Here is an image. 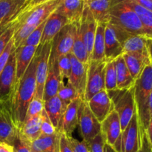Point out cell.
I'll return each instance as SVG.
<instances>
[{"label": "cell", "mask_w": 152, "mask_h": 152, "mask_svg": "<svg viewBox=\"0 0 152 152\" xmlns=\"http://www.w3.org/2000/svg\"><path fill=\"white\" fill-rule=\"evenodd\" d=\"M59 152H73L68 136L63 133H60L59 135Z\"/></svg>", "instance_id": "cell-45"}, {"label": "cell", "mask_w": 152, "mask_h": 152, "mask_svg": "<svg viewBox=\"0 0 152 152\" xmlns=\"http://www.w3.org/2000/svg\"><path fill=\"white\" fill-rule=\"evenodd\" d=\"M96 1V0H84V1L86 2V4H88V3H90V2H91V1Z\"/></svg>", "instance_id": "cell-51"}, {"label": "cell", "mask_w": 152, "mask_h": 152, "mask_svg": "<svg viewBox=\"0 0 152 152\" xmlns=\"http://www.w3.org/2000/svg\"><path fill=\"white\" fill-rule=\"evenodd\" d=\"M96 26H97V22L94 18L88 5L86 4L81 19H80V27L82 34H83V37L85 45H86L88 55V62L90 60L92 49H93Z\"/></svg>", "instance_id": "cell-17"}, {"label": "cell", "mask_w": 152, "mask_h": 152, "mask_svg": "<svg viewBox=\"0 0 152 152\" xmlns=\"http://www.w3.org/2000/svg\"><path fill=\"white\" fill-rule=\"evenodd\" d=\"M83 100L79 97L68 104L59 120L56 129L57 132L65 134L68 137L72 136L73 132L78 126V110Z\"/></svg>", "instance_id": "cell-13"}, {"label": "cell", "mask_w": 152, "mask_h": 152, "mask_svg": "<svg viewBox=\"0 0 152 152\" xmlns=\"http://www.w3.org/2000/svg\"><path fill=\"white\" fill-rule=\"evenodd\" d=\"M12 145L13 147L14 152H32L31 144L21 137L20 135L19 134V132H18L17 137Z\"/></svg>", "instance_id": "cell-43"}, {"label": "cell", "mask_w": 152, "mask_h": 152, "mask_svg": "<svg viewBox=\"0 0 152 152\" xmlns=\"http://www.w3.org/2000/svg\"><path fill=\"white\" fill-rule=\"evenodd\" d=\"M106 61L88 63L87 80L84 94V101L87 102L94 94L105 90V68Z\"/></svg>", "instance_id": "cell-8"}, {"label": "cell", "mask_w": 152, "mask_h": 152, "mask_svg": "<svg viewBox=\"0 0 152 152\" xmlns=\"http://www.w3.org/2000/svg\"><path fill=\"white\" fill-rule=\"evenodd\" d=\"M138 152H151V145L148 142L145 135H144V137H142L141 149Z\"/></svg>", "instance_id": "cell-47"}, {"label": "cell", "mask_w": 152, "mask_h": 152, "mask_svg": "<svg viewBox=\"0 0 152 152\" xmlns=\"http://www.w3.org/2000/svg\"><path fill=\"white\" fill-rule=\"evenodd\" d=\"M32 152H37V151H33V150H32Z\"/></svg>", "instance_id": "cell-52"}, {"label": "cell", "mask_w": 152, "mask_h": 152, "mask_svg": "<svg viewBox=\"0 0 152 152\" xmlns=\"http://www.w3.org/2000/svg\"><path fill=\"white\" fill-rule=\"evenodd\" d=\"M68 105L64 103L57 96H54L44 102V109L55 129H57L61 117Z\"/></svg>", "instance_id": "cell-28"}, {"label": "cell", "mask_w": 152, "mask_h": 152, "mask_svg": "<svg viewBox=\"0 0 152 152\" xmlns=\"http://www.w3.org/2000/svg\"><path fill=\"white\" fill-rule=\"evenodd\" d=\"M80 22L76 23V32L74 36V45H73L71 54L74 55L82 63L88 65V55L86 50V45L83 37V34L80 30Z\"/></svg>", "instance_id": "cell-33"}, {"label": "cell", "mask_w": 152, "mask_h": 152, "mask_svg": "<svg viewBox=\"0 0 152 152\" xmlns=\"http://www.w3.org/2000/svg\"><path fill=\"white\" fill-rule=\"evenodd\" d=\"M56 96L67 105L77 98L80 97L77 91L68 82L66 84H65L63 81L61 82L60 85H59V90H58Z\"/></svg>", "instance_id": "cell-35"}, {"label": "cell", "mask_w": 152, "mask_h": 152, "mask_svg": "<svg viewBox=\"0 0 152 152\" xmlns=\"http://www.w3.org/2000/svg\"><path fill=\"white\" fill-rule=\"evenodd\" d=\"M45 23V21L40 24L39 26H37L35 28V30L25 39V41L22 42L21 45H29L38 48L39 46L40 42H41V39L42 36V31L43 28H44Z\"/></svg>", "instance_id": "cell-38"}, {"label": "cell", "mask_w": 152, "mask_h": 152, "mask_svg": "<svg viewBox=\"0 0 152 152\" xmlns=\"http://www.w3.org/2000/svg\"><path fill=\"white\" fill-rule=\"evenodd\" d=\"M0 152H14L13 145L4 142H0Z\"/></svg>", "instance_id": "cell-49"}, {"label": "cell", "mask_w": 152, "mask_h": 152, "mask_svg": "<svg viewBox=\"0 0 152 152\" xmlns=\"http://www.w3.org/2000/svg\"><path fill=\"white\" fill-rule=\"evenodd\" d=\"M76 32V23H68L61 29L51 42L49 61L58 60L60 56L71 53Z\"/></svg>", "instance_id": "cell-7"}, {"label": "cell", "mask_w": 152, "mask_h": 152, "mask_svg": "<svg viewBox=\"0 0 152 152\" xmlns=\"http://www.w3.org/2000/svg\"><path fill=\"white\" fill-rule=\"evenodd\" d=\"M134 95L140 131L142 137L148 125L152 123L151 65H147L141 75L135 80Z\"/></svg>", "instance_id": "cell-2"}, {"label": "cell", "mask_w": 152, "mask_h": 152, "mask_svg": "<svg viewBox=\"0 0 152 152\" xmlns=\"http://www.w3.org/2000/svg\"><path fill=\"white\" fill-rule=\"evenodd\" d=\"M115 69L117 89L127 90L134 88L135 80L131 75L122 55L115 59Z\"/></svg>", "instance_id": "cell-27"}, {"label": "cell", "mask_w": 152, "mask_h": 152, "mask_svg": "<svg viewBox=\"0 0 152 152\" xmlns=\"http://www.w3.org/2000/svg\"><path fill=\"white\" fill-rule=\"evenodd\" d=\"M29 1V0H27V1H25V2H27V1Z\"/></svg>", "instance_id": "cell-53"}, {"label": "cell", "mask_w": 152, "mask_h": 152, "mask_svg": "<svg viewBox=\"0 0 152 152\" xmlns=\"http://www.w3.org/2000/svg\"><path fill=\"white\" fill-rule=\"evenodd\" d=\"M128 5L134 10L140 20L145 34L151 37L152 35V11L137 4L133 0L126 1Z\"/></svg>", "instance_id": "cell-32"}, {"label": "cell", "mask_w": 152, "mask_h": 152, "mask_svg": "<svg viewBox=\"0 0 152 152\" xmlns=\"http://www.w3.org/2000/svg\"><path fill=\"white\" fill-rule=\"evenodd\" d=\"M23 1H25H25H27V0H23Z\"/></svg>", "instance_id": "cell-54"}, {"label": "cell", "mask_w": 152, "mask_h": 152, "mask_svg": "<svg viewBox=\"0 0 152 152\" xmlns=\"http://www.w3.org/2000/svg\"><path fill=\"white\" fill-rule=\"evenodd\" d=\"M133 1L152 11V0H133Z\"/></svg>", "instance_id": "cell-48"}, {"label": "cell", "mask_w": 152, "mask_h": 152, "mask_svg": "<svg viewBox=\"0 0 152 152\" xmlns=\"http://www.w3.org/2000/svg\"><path fill=\"white\" fill-rule=\"evenodd\" d=\"M89 109L96 120L102 123L105 117L114 110L113 103L105 90H102L94 95L86 102Z\"/></svg>", "instance_id": "cell-14"}, {"label": "cell", "mask_w": 152, "mask_h": 152, "mask_svg": "<svg viewBox=\"0 0 152 152\" xmlns=\"http://www.w3.org/2000/svg\"><path fill=\"white\" fill-rule=\"evenodd\" d=\"M58 69H59V76L62 80L64 81L65 79L69 78L71 70V59H70V54L64 55L60 56L57 60Z\"/></svg>", "instance_id": "cell-39"}, {"label": "cell", "mask_w": 152, "mask_h": 152, "mask_svg": "<svg viewBox=\"0 0 152 152\" xmlns=\"http://www.w3.org/2000/svg\"><path fill=\"white\" fill-rule=\"evenodd\" d=\"M151 41L152 37L145 34H134L129 36L123 44V53H151Z\"/></svg>", "instance_id": "cell-24"}, {"label": "cell", "mask_w": 152, "mask_h": 152, "mask_svg": "<svg viewBox=\"0 0 152 152\" xmlns=\"http://www.w3.org/2000/svg\"><path fill=\"white\" fill-rule=\"evenodd\" d=\"M78 125L83 141L87 143L101 132L100 123L92 114L84 100L82 101L79 107Z\"/></svg>", "instance_id": "cell-9"}, {"label": "cell", "mask_w": 152, "mask_h": 152, "mask_svg": "<svg viewBox=\"0 0 152 152\" xmlns=\"http://www.w3.org/2000/svg\"><path fill=\"white\" fill-rule=\"evenodd\" d=\"M87 144L90 152H104L105 142L101 132Z\"/></svg>", "instance_id": "cell-41"}, {"label": "cell", "mask_w": 152, "mask_h": 152, "mask_svg": "<svg viewBox=\"0 0 152 152\" xmlns=\"http://www.w3.org/2000/svg\"><path fill=\"white\" fill-rule=\"evenodd\" d=\"M71 70L68 83L74 88L79 96L84 100V94L87 80L88 65L82 63L73 54L70 53Z\"/></svg>", "instance_id": "cell-16"}, {"label": "cell", "mask_w": 152, "mask_h": 152, "mask_svg": "<svg viewBox=\"0 0 152 152\" xmlns=\"http://www.w3.org/2000/svg\"><path fill=\"white\" fill-rule=\"evenodd\" d=\"M43 109H44V102L42 99L34 97L32 100L30 102L27 108L24 122L39 116Z\"/></svg>", "instance_id": "cell-37"}, {"label": "cell", "mask_w": 152, "mask_h": 152, "mask_svg": "<svg viewBox=\"0 0 152 152\" xmlns=\"http://www.w3.org/2000/svg\"><path fill=\"white\" fill-rule=\"evenodd\" d=\"M69 23L68 19L55 10L45 20L40 45L52 42L64 26Z\"/></svg>", "instance_id": "cell-20"}, {"label": "cell", "mask_w": 152, "mask_h": 152, "mask_svg": "<svg viewBox=\"0 0 152 152\" xmlns=\"http://www.w3.org/2000/svg\"><path fill=\"white\" fill-rule=\"evenodd\" d=\"M41 117V126H40V131L41 134L44 135H52L56 132V129L52 124L51 121L49 119L47 113L45 112V109L42 111L40 114Z\"/></svg>", "instance_id": "cell-40"}, {"label": "cell", "mask_w": 152, "mask_h": 152, "mask_svg": "<svg viewBox=\"0 0 152 152\" xmlns=\"http://www.w3.org/2000/svg\"><path fill=\"white\" fill-rule=\"evenodd\" d=\"M68 140L72 148L73 152H90L87 142L85 141H80L71 137H68Z\"/></svg>", "instance_id": "cell-44"}, {"label": "cell", "mask_w": 152, "mask_h": 152, "mask_svg": "<svg viewBox=\"0 0 152 152\" xmlns=\"http://www.w3.org/2000/svg\"><path fill=\"white\" fill-rule=\"evenodd\" d=\"M38 61L37 50L22 78L16 83L12 94L13 118L18 130L25 120L27 108L34 97L36 91V68Z\"/></svg>", "instance_id": "cell-1"}, {"label": "cell", "mask_w": 152, "mask_h": 152, "mask_svg": "<svg viewBox=\"0 0 152 152\" xmlns=\"http://www.w3.org/2000/svg\"><path fill=\"white\" fill-rule=\"evenodd\" d=\"M14 23L13 20L0 26V55L13 35Z\"/></svg>", "instance_id": "cell-36"}, {"label": "cell", "mask_w": 152, "mask_h": 152, "mask_svg": "<svg viewBox=\"0 0 152 152\" xmlns=\"http://www.w3.org/2000/svg\"><path fill=\"white\" fill-rule=\"evenodd\" d=\"M51 42L39 45L37 48L38 61L36 68V91L34 98L42 100L44 86L48 71ZM43 101V100H42Z\"/></svg>", "instance_id": "cell-10"}, {"label": "cell", "mask_w": 152, "mask_h": 152, "mask_svg": "<svg viewBox=\"0 0 152 152\" xmlns=\"http://www.w3.org/2000/svg\"><path fill=\"white\" fill-rule=\"evenodd\" d=\"M14 48H15L14 45H13V38H11L10 41H9V42L7 44V45H6V47L4 48L2 53L0 55V74L3 71L5 65H7L10 54H11L12 51H13Z\"/></svg>", "instance_id": "cell-42"}, {"label": "cell", "mask_w": 152, "mask_h": 152, "mask_svg": "<svg viewBox=\"0 0 152 152\" xmlns=\"http://www.w3.org/2000/svg\"><path fill=\"white\" fill-rule=\"evenodd\" d=\"M101 133L105 139V143L112 147L116 152H120L121 126L118 114L113 110L105 120L100 123Z\"/></svg>", "instance_id": "cell-12"}, {"label": "cell", "mask_w": 152, "mask_h": 152, "mask_svg": "<svg viewBox=\"0 0 152 152\" xmlns=\"http://www.w3.org/2000/svg\"><path fill=\"white\" fill-rule=\"evenodd\" d=\"M50 1V0H29L27 2H25L23 4V5L22 6V7L20 8L19 13L22 11H25V10H29V9L33 8V7H36V6H38L39 4H44V3L48 2V1Z\"/></svg>", "instance_id": "cell-46"}, {"label": "cell", "mask_w": 152, "mask_h": 152, "mask_svg": "<svg viewBox=\"0 0 152 152\" xmlns=\"http://www.w3.org/2000/svg\"><path fill=\"white\" fill-rule=\"evenodd\" d=\"M105 59L115 60L123 54V44L117 37L112 25L107 23L105 28Z\"/></svg>", "instance_id": "cell-19"}, {"label": "cell", "mask_w": 152, "mask_h": 152, "mask_svg": "<svg viewBox=\"0 0 152 152\" xmlns=\"http://www.w3.org/2000/svg\"><path fill=\"white\" fill-rule=\"evenodd\" d=\"M116 89H117V87L115 60L106 61L105 68V90L110 91Z\"/></svg>", "instance_id": "cell-34"}, {"label": "cell", "mask_w": 152, "mask_h": 152, "mask_svg": "<svg viewBox=\"0 0 152 152\" xmlns=\"http://www.w3.org/2000/svg\"><path fill=\"white\" fill-rule=\"evenodd\" d=\"M104 152H116V151L112 147L110 146L109 145L105 143V145H104Z\"/></svg>", "instance_id": "cell-50"}, {"label": "cell", "mask_w": 152, "mask_h": 152, "mask_svg": "<svg viewBox=\"0 0 152 152\" xmlns=\"http://www.w3.org/2000/svg\"><path fill=\"white\" fill-rule=\"evenodd\" d=\"M62 0H50L44 4L20 12L13 19L15 26L22 25L39 26L57 9Z\"/></svg>", "instance_id": "cell-5"}, {"label": "cell", "mask_w": 152, "mask_h": 152, "mask_svg": "<svg viewBox=\"0 0 152 152\" xmlns=\"http://www.w3.org/2000/svg\"><path fill=\"white\" fill-rule=\"evenodd\" d=\"M59 135L56 131L52 135L41 134L31 142V150L37 152H59Z\"/></svg>", "instance_id": "cell-26"}, {"label": "cell", "mask_w": 152, "mask_h": 152, "mask_svg": "<svg viewBox=\"0 0 152 152\" xmlns=\"http://www.w3.org/2000/svg\"><path fill=\"white\" fill-rule=\"evenodd\" d=\"M127 1V0H126ZM123 1L113 7L108 16V22L129 35L145 34L140 20L134 10Z\"/></svg>", "instance_id": "cell-3"}, {"label": "cell", "mask_w": 152, "mask_h": 152, "mask_svg": "<svg viewBox=\"0 0 152 152\" xmlns=\"http://www.w3.org/2000/svg\"><path fill=\"white\" fill-rule=\"evenodd\" d=\"M15 48L12 51L7 65L0 74V101L8 97L16 86Z\"/></svg>", "instance_id": "cell-15"}, {"label": "cell", "mask_w": 152, "mask_h": 152, "mask_svg": "<svg viewBox=\"0 0 152 152\" xmlns=\"http://www.w3.org/2000/svg\"><path fill=\"white\" fill-rule=\"evenodd\" d=\"M37 48L29 45H21L15 48L16 58V83L20 80L31 64Z\"/></svg>", "instance_id": "cell-22"}, {"label": "cell", "mask_w": 152, "mask_h": 152, "mask_svg": "<svg viewBox=\"0 0 152 152\" xmlns=\"http://www.w3.org/2000/svg\"><path fill=\"white\" fill-rule=\"evenodd\" d=\"M24 3L23 0H0V26L13 20Z\"/></svg>", "instance_id": "cell-29"}, {"label": "cell", "mask_w": 152, "mask_h": 152, "mask_svg": "<svg viewBox=\"0 0 152 152\" xmlns=\"http://www.w3.org/2000/svg\"><path fill=\"white\" fill-rule=\"evenodd\" d=\"M106 24L97 23L90 61L101 62L105 59V28Z\"/></svg>", "instance_id": "cell-30"}, {"label": "cell", "mask_w": 152, "mask_h": 152, "mask_svg": "<svg viewBox=\"0 0 152 152\" xmlns=\"http://www.w3.org/2000/svg\"><path fill=\"white\" fill-rule=\"evenodd\" d=\"M142 147V138L140 131L137 112L134 114L120 137V152H138Z\"/></svg>", "instance_id": "cell-11"}, {"label": "cell", "mask_w": 152, "mask_h": 152, "mask_svg": "<svg viewBox=\"0 0 152 152\" xmlns=\"http://www.w3.org/2000/svg\"><path fill=\"white\" fill-rule=\"evenodd\" d=\"M12 91L8 97L0 101V142L13 145L18 135L12 109Z\"/></svg>", "instance_id": "cell-6"}, {"label": "cell", "mask_w": 152, "mask_h": 152, "mask_svg": "<svg viewBox=\"0 0 152 152\" xmlns=\"http://www.w3.org/2000/svg\"><path fill=\"white\" fill-rule=\"evenodd\" d=\"M107 92L113 103L114 110L118 114L123 132L136 111L134 88L127 90L116 89Z\"/></svg>", "instance_id": "cell-4"}, {"label": "cell", "mask_w": 152, "mask_h": 152, "mask_svg": "<svg viewBox=\"0 0 152 152\" xmlns=\"http://www.w3.org/2000/svg\"><path fill=\"white\" fill-rule=\"evenodd\" d=\"M62 80L59 76L57 60L49 61L48 71L43 91V102L56 96Z\"/></svg>", "instance_id": "cell-23"}, {"label": "cell", "mask_w": 152, "mask_h": 152, "mask_svg": "<svg viewBox=\"0 0 152 152\" xmlns=\"http://www.w3.org/2000/svg\"><path fill=\"white\" fill-rule=\"evenodd\" d=\"M126 0H96L86 4L97 23L107 24L108 16L114 7Z\"/></svg>", "instance_id": "cell-25"}, {"label": "cell", "mask_w": 152, "mask_h": 152, "mask_svg": "<svg viewBox=\"0 0 152 152\" xmlns=\"http://www.w3.org/2000/svg\"><path fill=\"white\" fill-rule=\"evenodd\" d=\"M41 117L40 115L37 117L24 122L22 127L19 129V134L28 143L31 144L36 139L41 135L40 131Z\"/></svg>", "instance_id": "cell-31"}, {"label": "cell", "mask_w": 152, "mask_h": 152, "mask_svg": "<svg viewBox=\"0 0 152 152\" xmlns=\"http://www.w3.org/2000/svg\"><path fill=\"white\" fill-rule=\"evenodd\" d=\"M131 75L136 80L144 68L151 65V54L148 53H125L122 54Z\"/></svg>", "instance_id": "cell-18"}, {"label": "cell", "mask_w": 152, "mask_h": 152, "mask_svg": "<svg viewBox=\"0 0 152 152\" xmlns=\"http://www.w3.org/2000/svg\"><path fill=\"white\" fill-rule=\"evenodd\" d=\"M85 6L84 0H62L56 12L66 18L69 23H77L81 19Z\"/></svg>", "instance_id": "cell-21"}]
</instances>
